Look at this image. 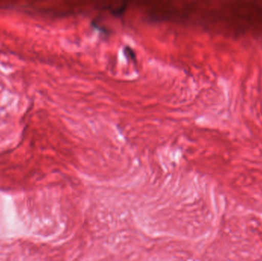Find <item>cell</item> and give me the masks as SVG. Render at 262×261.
Here are the masks:
<instances>
[{
	"label": "cell",
	"mask_w": 262,
	"mask_h": 261,
	"mask_svg": "<svg viewBox=\"0 0 262 261\" xmlns=\"http://www.w3.org/2000/svg\"><path fill=\"white\" fill-rule=\"evenodd\" d=\"M39 0H0V9H12L25 5L33 4Z\"/></svg>",
	"instance_id": "obj_1"
}]
</instances>
